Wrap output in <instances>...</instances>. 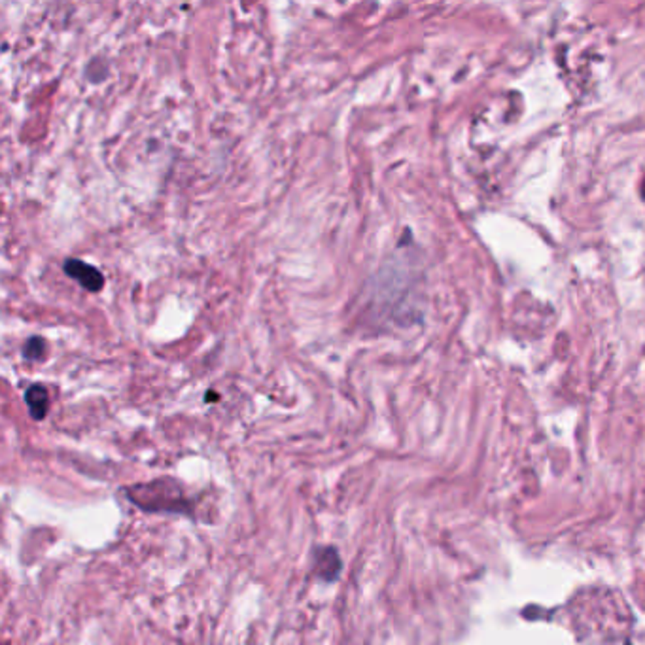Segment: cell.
I'll return each mask as SVG.
<instances>
[{
  "mask_svg": "<svg viewBox=\"0 0 645 645\" xmlns=\"http://www.w3.org/2000/svg\"><path fill=\"white\" fill-rule=\"evenodd\" d=\"M65 273L70 278H74L76 282H80L85 289L90 292H99L105 286V277L100 273L99 269L90 265V263L82 262V260H67L65 262Z\"/></svg>",
  "mask_w": 645,
  "mask_h": 645,
  "instance_id": "6da1fadb",
  "label": "cell"
},
{
  "mask_svg": "<svg viewBox=\"0 0 645 645\" xmlns=\"http://www.w3.org/2000/svg\"><path fill=\"white\" fill-rule=\"evenodd\" d=\"M25 401H27L28 412L34 420H42L48 415V407H50V395L48 390L42 384H34L27 390L25 394Z\"/></svg>",
  "mask_w": 645,
  "mask_h": 645,
  "instance_id": "7a4b0ae2",
  "label": "cell"
},
{
  "mask_svg": "<svg viewBox=\"0 0 645 645\" xmlns=\"http://www.w3.org/2000/svg\"><path fill=\"white\" fill-rule=\"evenodd\" d=\"M316 570L324 579H335L341 570V558L335 549H324L316 556Z\"/></svg>",
  "mask_w": 645,
  "mask_h": 645,
  "instance_id": "3957f363",
  "label": "cell"
},
{
  "mask_svg": "<svg viewBox=\"0 0 645 645\" xmlns=\"http://www.w3.org/2000/svg\"><path fill=\"white\" fill-rule=\"evenodd\" d=\"M46 354V343L42 337H33V339H28L25 343V348H23V356L27 358V360H42Z\"/></svg>",
  "mask_w": 645,
  "mask_h": 645,
  "instance_id": "277c9868",
  "label": "cell"
}]
</instances>
